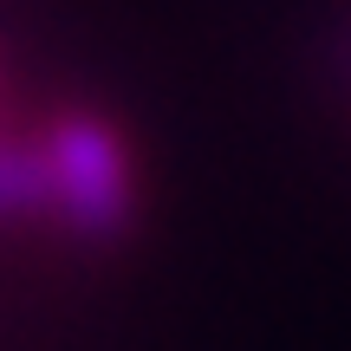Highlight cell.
Instances as JSON below:
<instances>
[{
	"label": "cell",
	"instance_id": "6da1fadb",
	"mask_svg": "<svg viewBox=\"0 0 351 351\" xmlns=\"http://www.w3.org/2000/svg\"><path fill=\"white\" fill-rule=\"evenodd\" d=\"M52 189H59V208L72 215L78 228L104 234L117 228L130 202V182H124V156H117V137L104 124H85V117H65L52 130Z\"/></svg>",
	"mask_w": 351,
	"mask_h": 351
}]
</instances>
